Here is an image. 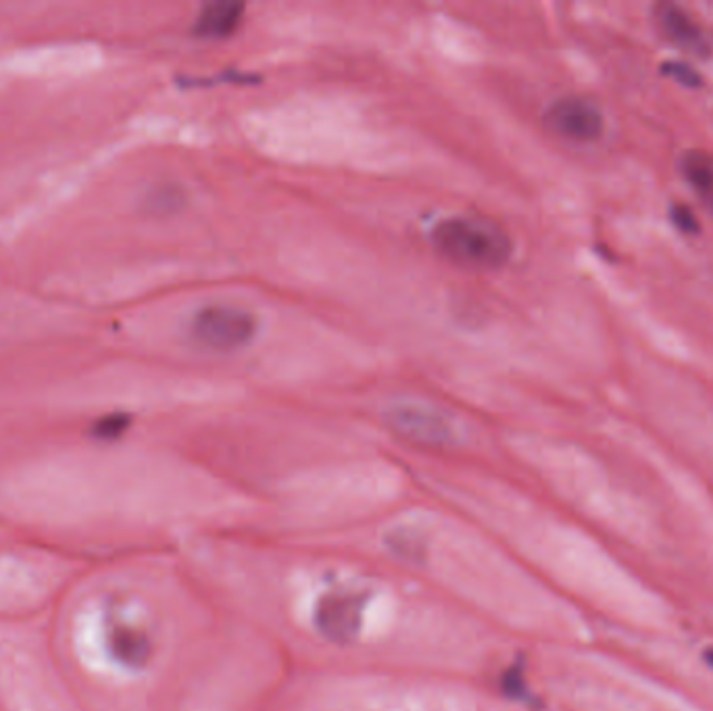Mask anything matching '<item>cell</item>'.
<instances>
[{"instance_id": "6da1fadb", "label": "cell", "mask_w": 713, "mask_h": 711, "mask_svg": "<svg viewBox=\"0 0 713 711\" xmlns=\"http://www.w3.org/2000/svg\"><path fill=\"white\" fill-rule=\"evenodd\" d=\"M386 543L497 616L522 618L528 611L526 586L499 551L445 518H403Z\"/></svg>"}, {"instance_id": "8fae6325", "label": "cell", "mask_w": 713, "mask_h": 711, "mask_svg": "<svg viewBox=\"0 0 713 711\" xmlns=\"http://www.w3.org/2000/svg\"><path fill=\"white\" fill-rule=\"evenodd\" d=\"M661 73L686 88H701L703 86L701 73L695 67H691L688 63H682V61H666L661 65Z\"/></svg>"}, {"instance_id": "5b68a950", "label": "cell", "mask_w": 713, "mask_h": 711, "mask_svg": "<svg viewBox=\"0 0 713 711\" xmlns=\"http://www.w3.org/2000/svg\"><path fill=\"white\" fill-rule=\"evenodd\" d=\"M257 328V317L247 309L234 305H207L194 313L190 336L203 349L234 353L251 345Z\"/></svg>"}, {"instance_id": "52a82bcc", "label": "cell", "mask_w": 713, "mask_h": 711, "mask_svg": "<svg viewBox=\"0 0 713 711\" xmlns=\"http://www.w3.org/2000/svg\"><path fill=\"white\" fill-rule=\"evenodd\" d=\"M653 17L663 38L678 46L680 51L693 55L697 59L711 57L713 44L709 36L686 9L674 3H659L653 9Z\"/></svg>"}, {"instance_id": "30bf717a", "label": "cell", "mask_w": 713, "mask_h": 711, "mask_svg": "<svg viewBox=\"0 0 713 711\" xmlns=\"http://www.w3.org/2000/svg\"><path fill=\"white\" fill-rule=\"evenodd\" d=\"M680 171L701 203L713 213V153L688 149L680 159Z\"/></svg>"}, {"instance_id": "8992f818", "label": "cell", "mask_w": 713, "mask_h": 711, "mask_svg": "<svg viewBox=\"0 0 713 711\" xmlns=\"http://www.w3.org/2000/svg\"><path fill=\"white\" fill-rule=\"evenodd\" d=\"M545 126L563 140L590 144L603 136L605 115L590 98L561 96L545 111Z\"/></svg>"}, {"instance_id": "ba28073f", "label": "cell", "mask_w": 713, "mask_h": 711, "mask_svg": "<svg viewBox=\"0 0 713 711\" xmlns=\"http://www.w3.org/2000/svg\"><path fill=\"white\" fill-rule=\"evenodd\" d=\"M386 418L397 432L420 440V443H449L453 438V426L447 415L428 405H395L386 413Z\"/></svg>"}, {"instance_id": "7a4b0ae2", "label": "cell", "mask_w": 713, "mask_h": 711, "mask_svg": "<svg viewBox=\"0 0 713 711\" xmlns=\"http://www.w3.org/2000/svg\"><path fill=\"white\" fill-rule=\"evenodd\" d=\"M397 601L382 586L357 576L313 580L301 597L307 626L334 643H367L386 634L397 618Z\"/></svg>"}, {"instance_id": "9c48e42d", "label": "cell", "mask_w": 713, "mask_h": 711, "mask_svg": "<svg viewBox=\"0 0 713 711\" xmlns=\"http://www.w3.org/2000/svg\"><path fill=\"white\" fill-rule=\"evenodd\" d=\"M244 5L238 0H215L201 9L194 23V34L201 38H226L238 30Z\"/></svg>"}, {"instance_id": "3957f363", "label": "cell", "mask_w": 713, "mask_h": 711, "mask_svg": "<svg viewBox=\"0 0 713 711\" xmlns=\"http://www.w3.org/2000/svg\"><path fill=\"white\" fill-rule=\"evenodd\" d=\"M311 711H493L478 697L438 684L355 680L324 691Z\"/></svg>"}, {"instance_id": "4fadbf2b", "label": "cell", "mask_w": 713, "mask_h": 711, "mask_svg": "<svg viewBox=\"0 0 713 711\" xmlns=\"http://www.w3.org/2000/svg\"><path fill=\"white\" fill-rule=\"evenodd\" d=\"M128 415H109V418L101 420L96 426L98 436H117L119 432H124L128 426Z\"/></svg>"}, {"instance_id": "277c9868", "label": "cell", "mask_w": 713, "mask_h": 711, "mask_svg": "<svg viewBox=\"0 0 713 711\" xmlns=\"http://www.w3.org/2000/svg\"><path fill=\"white\" fill-rule=\"evenodd\" d=\"M434 249L447 261L467 269H499L513 253L509 234L482 217L453 215L432 230Z\"/></svg>"}, {"instance_id": "7c38bea8", "label": "cell", "mask_w": 713, "mask_h": 711, "mask_svg": "<svg viewBox=\"0 0 713 711\" xmlns=\"http://www.w3.org/2000/svg\"><path fill=\"white\" fill-rule=\"evenodd\" d=\"M670 219L682 234L695 236V234L701 232V224H699L695 211L688 205H684V203H674L670 207Z\"/></svg>"}]
</instances>
